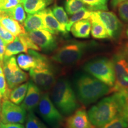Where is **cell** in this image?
<instances>
[{
	"mask_svg": "<svg viewBox=\"0 0 128 128\" xmlns=\"http://www.w3.org/2000/svg\"><path fill=\"white\" fill-rule=\"evenodd\" d=\"M92 12V11L89 10L86 7H84L81 10H80L79 11H78L76 13L74 14L73 16L68 20V23H67L66 27H65V29H66L67 32H70L72 26L76 22L81 20H83V19L90 18Z\"/></svg>",
	"mask_w": 128,
	"mask_h": 128,
	"instance_id": "d4e9b609",
	"label": "cell"
},
{
	"mask_svg": "<svg viewBox=\"0 0 128 128\" xmlns=\"http://www.w3.org/2000/svg\"><path fill=\"white\" fill-rule=\"evenodd\" d=\"M54 0H24L23 5L25 12L28 14L38 13L44 10Z\"/></svg>",
	"mask_w": 128,
	"mask_h": 128,
	"instance_id": "44dd1931",
	"label": "cell"
},
{
	"mask_svg": "<svg viewBox=\"0 0 128 128\" xmlns=\"http://www.w3.org/2000/svg\"><path fill=\"white\" fill-rule=\"evenodd\" d=\"M6 44L4 41L0 38V64L2 65L3 60H4L5 51H6Z\"/></svg>",
	"mask_w": 128,
	"mask_h": 128,
	"instance_id": "d590c367",
	"label": "cell"
},
{
	"mask_svg": "<svg viewBox=\"0 0 128 128\" xmlns=\"http://www.w3.org/2000/svg\"><path fill=\"white\" fill-rule=\"evenodd\" d=\"M0 16H8L22 24H23L26 18L25 10L23 5L21 3H19L16 7L8 10Z\"/></svg>",
	"mask_w": 128,
	"mask_h": 128,
	"instance_id": "cb8c5ba5",
	"label": "cell"
},
{
	"mask_svg": "<svg viewBox=\"0 0 128 128\" xmlns=\"http://www.w3.org/2000/svg\"><path fill=\"white\" fill-rule=\"evenodd\" d=\"M0 23L15 37L26 32L23 26L8 16H0Z\"/></svg>",
	"mask_w": 128,
	"mask_h": 128,
	"instance_id": "7402d4cb",
	"label": "cell"
},
{
	"mask_svg": "<svg viewBox=\"0 0 128 128\" xmlns=\"http://www.w3.org/2000/svg\"><path fill=\"white\" fill-rule=\"evenodd\" d=\"M97 13L109 38L114 40L120 39L124 31V25L116 14L107 11H97Z\"/></svg>",
	"mask_w": 128,
	"mask_h": 128,
	"instance_id": "8fae6325",
	"label": "cell"
},
{
	"mask_svg": "<svg viewBox=\"0 0 128 128\" xmlns=\"http://www.w3.org/2000/svg\"><path fill=\"white\" fill-rule=\"evenodd\" d=\"M86 7L92 12L108 11V0H81Z\"/></svg>",
	"mask_w": 128,
	"mask_h": 128,
	"instance_id": "484cf974",
	"label": "cell"
},
{
	"mask_svg": "<svg viewBox=\"0 0 128 128\" xmlns=\"http://www.w3.org/2000/svg\"><path fill=\"white\" fill-rule=\"evenodd\" d=\"M23 27L26 32L38 30H44L49 32L39 12L28 14L23 23Z\"/></svg>",
	"mask_w": 128,
	"mask_h": 128,
	"instance_id": "ac0fdd59",
	"label": "cell"
},
{
	"mask_svg": "<svg viewBox=\"0 0 128 128\" xmlns=\"http://www.w3.org/2000/svg\"><path fill=\"white\" fill-rule=\"evenodd\" d=\"M19 1H20V2H21V1H22V0H18Z\"/></svg>",
	"mask_w": 128,
	"mask_h": 128,
	"instance_id": "60d3db41",
	"label": "cell"
},
{
	"mask_svg": "<svg viewBox=\"0 0 128 128\" xmlns=\"http://www.w3.org/2000/svg\"><path fill=\"white\" fill-rule=\"evenodd\" d=\"M27 112L22 106L8 99L3 100L0 110V120L3 124H22L25 122Z\"/></svg>",
	"mask_w": 128,
	"mask_h": 128,
	"instance_id": "9c48e42d",
	"label": "cell"
},
{
	"mask_svg": "<svg viewBox=\"0 0 128 128\" xmlns=\"http://www.w3.org/2000/svg\"><path fill=\"white\" fill-rule=\"evenodd\" d=\"M39 14L42 17L44 24L49 32L54 34H57L59 33H61L63 34H67L68 32L65 29V28L56 20L50 8L44 9L39 12Z\"/></svg>",
	"mask_w": 128,
	"mask_h": 128,
	"instance_id": "2e32d148",
	"label": "cell"
},
{
	"mask_svg": "<svg viewBox=\"0 0 128 128\" xmlns=\"http://www.w3.org/2000/svg\"><path fill=\"white\" fill-rule=\"evenodd\" d=\"M128 1V0H111V6L113 8H116L120 3L124 2V1Z\"/></svg>",
	"mask_w": 128,
	"mask_h": 128,
	"instance_id": "8d00e7d4",
	"label": "cell"
},
{
	"mask_svg": "<svg viewBox=\"0 0 128 128\" xmlns=\"http://www.w3.org/2000/svg\"><path fill=\"white\" fill-rule=\"evenodd\" d=\"M125 33H126V36H127V38H128V28H126V32H125Z\"/></svg>",
	"mask_w": 128,
	"mask_h": 128,
	"instance_id": "74e56055",
	"label": "cell"
},
{
	"mask_svg": "<svg viewBox=\"0 0 128 128\" xmlns=\"http://www.w3.org/2000/svg\"><path fill=\"white\" fill-rule=\"evenodd\" d=\"M52 11L56 20L60 22V24L65 28L68 23L69 19L64 8L60 6H55L52 8Z\"/></svg>",
	"mask_w": 128,
	"mask_h": 128,
	"instance_id": "4dcf8cb0",
	"label": "cell"
},
{
	"mask_svg": "<svg viewBox=\"0 0 128 128\" xmlns=\"http://www.w3.org/2000/svg\"><path fill=\"white\" fill-rule=\"evenodd\" d=\"M128 90L114 92L100 100L88 111V116L96 128L102 127L118 116L128 118Z\"/></svg>",
	"mask_w": 128,
	"mask_h": 128,
	"instance_id": "6da1fadb",
	"label": "cell"
},
{
	"mask_svg": "<svg viewBox=\"0 0 128 128\" xmlns=\"http://www.w3.org/2000/svg\"><path fill=\"white\" fill-rule=\"evenodd\" d=\"M97 128H128V118L118 116L104 126Z\"/></svg>",
	"mask_w": 128,
	"mask_h": 128,
	"instance_id": "f1b7e54d",
	"label": "cell"
},
{
	"mask_svg": "<svg viewBox=\"0 0 128 128\" xmlns=\"http://www.w3.org/2000/svg\"><path fill=\"white\" fill-rule=\"evenodd\" d=\"M19 3L18 0H0V15L16 7Z\"/></svg>",
	"mask_w": 128,
	"mask_h": 128,
	"instance_id": "1f68e13d",
	"label": "cell"
},
{
	"mask_svg": "<svg viewBox=\"0 0 128 128\" xmlns=\"http://www.w3.org/2000/svg\"><path fill=\"white\" fill-rule=\"evenodd\" d=\"M25 128H47L44 123L34 114L29 112L26 119Z\"/></svg>",
	"mask_w": 128,
	"mask_h": 128,
	"instance_id": "4316f807",
	"label": "cell"
},
{
	"mask_svg": "<svg viewBox=\"0 0 128 128\" xmlns=\"http://www.w3.org/2000/svg\"><path fill=\"white\" fill-rule=\"evenodd\" d=\"M1 64H0V68H1Z\"/></svg>",
	"mask_w": 128,
	"mask_h": 128,
	"instance_id": "b9f144b4",
	"label": "cell"
},
{
	"mask_svg": "<svg viewBox=\"0 0 128 128\" xmlns=\"http://www.w3.org/2000/svg\"><path fill=\"white\" fill-rule=\"evenodd\" d=\"M50 90L51 100L62 115L70 116L80 108L76 93L68 80H56Z\"/></svg>",
	"mask_w": 128,
	"mask_h": 128,
	"instance_id": "3957f363",
	"label": "cell"
},
{
	"mask_svg": "<svg viewBox=\"0 0 128 128\" xmlns=\"http://www.w3.org/2000/svg\"><path fill=\"white\" fill-rule=\"evenodd\" d=\"M0 110H1V106H0ZM0 123H1V122H0Z\"/></svg>",
	"mask_w": 128,
	"mask_h": 128,
	"instance_id": "7bdbcfd3",
	"label": "cell"
},
{
	"mask_svg": "<svg viewBox=\"0 0 128 128\" xmlns=\"http://www.w3.org/2000/svg\"><path fill=\"white\" fill-rule=\"evenodd\" d=\"M84 70L109 87H114L115 73L112 59L102 58L92 60L84 65Z\"/></svg>",
	"mask_w": 128,
	"mask_h": 128,
	"instance_id": "8992f818",
	"label": "cell"
},
{
	"mask_svg": "<svg viewBox=\"0 0 128 128\" xmlns=\"http://www.w3.org/2000/svg\"><path fill=\"white\" fill-rule=\"evenodd\" d=\"M88 46L87 42L68 41L56 48L50 59L53 61L62 65L74 64L82 58Z\"/></svg>",
	"mask_w": 128,
	"mask_h": 128,
	"instance_id": "5b68a950",
	"label": "cell"
},
{
	"mask_svg": "<svg viewBox=\"0 0 128 128\" xmlns=\"http://www.w3.org/2000/svg\"><path fill=\"white\" fill-rule=\"evenodd\" d=\"M16 61L18 66L24 71H30L31 69L50 65V63L46 56L32 49L28 50V54H20L18 55Z\"/></svg>",
	"mask_w": 128,
	"mask_h": 128,
	"instance_id": "7c38bea8",
	"label": "cell"
},
{
	"mask_svg": "<svg viewBox=\"0 0 128 128\" xmlns=\"http://www.w3.org/2000/svg\"><path fill=\"white\" fill-rule=\"evenodd\" d=\"M118 8L120 18L124 22L128 23V0L120 3Z\"/></svg>",
	"mask_w": 128,
	"mask_h": 128,
	"instance_id": "d6a6232c",
	"label": "cell"
},
{
	"mask_svg": "<svg viewBox=\"0 0 128 128\" xmlns=\"http://www.w3.org/2000/svg\"><path fill=\"white\" fill-rule=\"evenodd\" d=\"M90 19L92 23L91 32L92 38L97 39L109 38L108 32L99 19L97 12H92Z\"/></svg>",
	"mask_w": 128,
	"mask_h": 128,
	"instance_id": "e0dca14e",
	"label": "cell"
},
{
	"mask_svg": "<svg viewBox=\"0 0 128 128\" xmlns=\"http://www.w3.org/2000/svg\"><path fill=\"white\" fill-rule=\"evenodd\" d=\"M16 37L12 35L10 32L6 30L0 23V38L4 41L6 45L12 42Z\"/></svg>",
	"mask_w": 128,
	"mask_h": 128,
	"instance_id": "836d02e7",
	"label": "cell"
},
{
	"mask_svg": "<svg viewBox=\"0 0 128 128\" xmlns=\"http://www.w3.org/2000/svg\"><path fill=\"white\" fill-rule=\"evenodd\" d=\"M11 90L12 89L10 88L8 86L6 77L3 72L2 66H1L0 68V96L1 97L2 100L9 99Z\"/></svg>",
	"mask_w": 128,
	"mask_h": 128,
	"instance_id": "f546056e",
	"label": "cell"
},
{
	"mask_svg": "<svg viewBox=\"0 0 128 128\" xmlns=\"http://www.w3.org/2000/svg\"><path fill=\"white\" fill-rule=\"evenodd\" d=\"M0 128H25L22 124H3L0 123Z\"/></svg>",
	"mask_w": 128,
	"mask_h": 128,
	"instance_id": "e575fe53",
	"label": "cell"
},
{
	"mask_svg": "<svg viewBox=\"0 0 128 128\" xmlns=\"http://www.w3.org/2000/svg\"><path fill=\"white\" fill-rule=\"evenodd\" d=\"M1 99H2V98H1V96H0V104H1Z\"/></svg>",
	"mask_w": 128,
	"mask_h": 128,
	"instance_id": "f35d334b",
	"label": "cell"
},
{
	"mask_svg": "<svg viewBox=\"0 0 128 128\" xmlns=\"http://www.w3.org/2000/svg\"><path fill=\"white\" fill-rule=\"evenodd\" d=\"M92 23L90 18L78 21L72 26L70 31L77 38H88L90 36Z\"/></svg>",
	"mask_w": 128,
	"mask_h": 128,
	"instance_id": "d6986e66",
	"label": "cell"
},
{
	"mask_svg": "<svg viewBox=\"0 0 128 128\" xmlns=\"http://www.w3.org/2000/svg\"><path fill=\"white\" fill-rule=\"evenodd\" d=\"M67 128H96L92 125L86 110L79 108L72 114L70 115L66 120Z\"/></svg>",
	"mask_w": 128,
	"mask_h": 128,
	"instance_id": "5bb4252c",
	"label": "cell"
},
{
	"mask_svg": "<svg viewBox=\"0 0 128 128\" xmlns=\"http://www.w3.org/2000/svg\"><path fill=\"white\" fill-rule=\"evenodd\" d=\"M78 100L84 106L96 103L103 96L112 92V88L88 74H82L75 81Z\"/></svg>",
	"mask_w": 128,
	"mask_h": 128,
	"instance_id": "7a4b0ae2",
	"label": "cell"
},
{
	"mask_svg": "<svg viewBox=\"0 0 128 128\" xmlns=\"http://www.w3.org/2000/svg\"><path fill=\"white\" fill-rule=\"evenodd\" d=\"M28 82L23 83L12 89L9 96L10 100L16 104L22 103L28 91Z\"/></svg>",
	"mask_w": 128,
	"mask_h": 128,
	"instance_id": "603a6c76",
	"label": "cell"
},
{
	"mask_svg": "<svg viewBox=\"0 0 128 128\" xmlns=\"http://www.w3.org/2000/svg\"><path fill=\"white\" fill-rule=\"evenodd\" d=\"M38 113L46 123L54 127H58L64 121V116L46 92H42L38 104Z\"/></svg>",
	"mask_w": 128,
	"mask_h": 128,
	"instance_id": "52a82bcc",
	"label": "cell"
},
{
	"mask_svg": "<svg viewBox=\"0 0 128 128\" xmlns=\"http://www.w3.org/2000/svg\"><path fill=\"white\" fill-rule=\"evenodd\" d=\"M1 66L8 86L10 89L14 88L28 80V74L18 66L16 58L13 56L4 57Z\"/></svg>",
	"mask_w": 128,
	"mask_h": 128,
	"instance_id": "ba28073f",
	"label": "cell"
},
{
	"mask_svg": "<svg viewBox=\"0 0 128 128\" xmlns=\"http://www.w3.org/2000/svg\"><path fill=\"white\" fill-rule=\"evenodd\" d=\"M24 1V0H22V1H21V2H20V3H22Z\"/></svg>",
	"mask_w": 128,
	"mask_h": 128,
	"instance_id": "ab89813d",
	"label": "cell"
},
{
	"mask_svg": "<svg viewBox=\"0 0 128 128\" xmlns=\"http://www.w3.org/2000/svg\"><path fill=\"white\" fill-rule=\"evenodd\" d=\"M29 76L33 82L44 91L51 90L56 81L55 73L52 66L31 69Z\"/></svg>",
	"mask_w": 128,
	"mask_h": 128,
	"instance_id": "30bf717a",
	"label": "cell"
},
{
	"mask_svg": "<svg viewBox=\"0 0 128 128\" xmlns=\"http://www.w3.org/2000/svg\"><path fill=\"white\" fill-rule=\"evenodd\" d=\"M31 40L45 52L55 51L58 46L57 38L54 34L44 30L27 32Z\"/></svg>",
	"mask_w": 128,
	"mask_h": 128,
	"instance_id": "4fadbf2b",
	"label": "cell"
},
{
	"mask_svg": "<svg viewBox=\"0 0 128 128\" xmlns=\"http://www.w3.org/2000/svg\"><path fill=\"white\" fill-rule=\"evenodd\" d=\"M28 52V49L25 43L20 36H17L12 42L6 45L4 57H11L20 53Z\"/></svg>",
	"mask_w": 128,
	"mask_h": 128,
	"instance_id": "ffe728a7",
	"label": "cell"
},
{
	"mask_svg": "<svg viewBox=\"0 0 128 128\" xmlns=\"http://www.w3.org/2000/svg\"><path fill=\"white\" fill-rule=\"evenodd\" d=\"M41 94L40 89L33 81H29L28 91L21 106L26 112H33L38 106Z\"/></svg>",
	"mask_w": 128,
	"mask_h": 128,
	"instance_id": "9a60e30c",
	"label": "cell"
},
{
	"mask_svg": "<svg viewBox=\"0 0 128 128\" xmlns=\"http://www.w3.org/2000/svg\"><path fill=\"white\" fill-rule=\"evenodd\" d=\"M112 60L115 73V84L112 92L128 90V41L118 46Z\"/></svg>",
	"mask_w": 128,
	"mask_h": 128,
	"instance_id": "277c9868",
	"label": "cell"
},
{
	"mask_svg": "<svg viewBox=\"0 0 128 128\" xmlns=\"http://www.w3.org/2000/svg\"><path fill=\"white\" fill-rule=\"evenodd\" d=\"M65 7L67 13L69 15H72L86 7L81 0H66Z\"/></svg>",
	"mask_w": 128,
	"mask_h": 128,
	"instance_id": "83f0119b",
	"label": "cell"
}]
</instances>
